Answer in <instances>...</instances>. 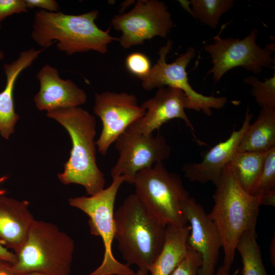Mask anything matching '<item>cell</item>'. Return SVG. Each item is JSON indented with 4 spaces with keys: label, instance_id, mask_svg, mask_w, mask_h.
Here are the masks:
<instances>
[{
    "label": "cell",
    "instance_id": "obj_1",
    "mask_svg": "<svg viewBox=\"0 0 275 275\" xmlns=\"http://www.w3.org/2000/svg\"><path fill=\"white\" fill-rule=\"evenodd\" d=\"M215 185L214 205L208 215L221 236L224 255L223 266L230 270L242 235L248 231L256 232L261 197L245 191L228 163Z\"/></svg>",
    "mask_w": 275,
    "mask_h": 275
},
{
    "label": "cell",
    "instance_id": "obj_2",
    "mask_svg": "<svg viewBox=\"0 0 275 275\" xmlns=\"http://www.w3.org/2000/svg\"><path fill=\"white\" fill-rule=\"evenodd\" d=\"M98 15L96 10L78 15L40 10L34 15L31 37L44 49L56 43L57 48L69 56L91 50L104 54L109 44L119 38L110 35V27L105 31L98 27Z\"/></svg>",
    "mask_w": 275,
    "mask_h": 275
},
{
    "label": "cell",
    "instance_id": "obj_3",
    "mask_svg": "<svg viewBox=\"0 0 275 275\" xmlns=\"http://www.w3.org/2000/svg\"><path fill=\"white\" fill-rule=\"evenodd\" d=\"M46 115L64 127L72 141L69 158L64 172L58 175L59 180L66 185L82 186L89 196L104 189L106 180L96 162L94 116L79 106L55 109Z\"/></svg>",
    "mask_w": 275,
    "mask_h": 275
},
{
    "label": "cell",
    "instance_id": "obj_4",
    "mask_svg": "<svg viewBox=\"0 0 275 275\" xmlns=\"http://www.w3.org/2000/svg\"><path fill=\"white\" fill-rule=\"evenodd\" d=\"M115 239L128 265L148 270L163 246L166 226L129 195L114 213Z\"/></svg>",
    "mask_w": 275,
    "mask_h": 275
},
{
    "label": "cell",
    "instance_id": "obj_5",
    "mask_svg": "<svg viewBox=\"0 0 275 275\" xmlns=\"http://www.w3.org/2000/svg\"><path fill=\"white\" fill-rule=\"evenodd\" d=\"M75 244L56 225L35 219L23 245L13 264L17 274L38 272L46 275H69Z\"/></svg>",
    "mask_w": 275,
    "mask_h": 275
},
{
    "label": "cell",
    "instance_id": "obj_6",
    "mask_svg": "<svg viewBox=\"0 0 275 275\" xmlns=\"http://www.w3.org/2000/svg\"><path fill=\"white\" fill-rule=\"evenodd\" d=\"M135 194L165 226L184 227V204L189 197L180 175L169 172L163 162L138 173L133 180Z\"/></svg>",
    "mask_w": 275,
    "mask_h": 275
},
{
    "label": "cell",
    "instance_id": "obj_7",
    "mask_svg": "<svg viewBox=\"0 0 275 275\" xmlns=\"http://www.w3.org/2000/svg\"><path fill=\"white\" fill-rule=\"evenodd\" d=\"M111 185L97 194L89 197L70 198L69 204L86 213L89 217V225L92 235L101 238L104 249L100 265L88 275H134L135 272L127 264L114 257L112 244L115 239L114 205L119 189L125 182V176L112 178Z\"/></svg>",
    "mask_w": 275,
    "mask_h": 275
},
{
    "label": "cell",
    "instance_id": "obj_8",
    "mask_svg": "<svg viewBox=\"0 0 275 275\" xmlns=\"http://www.w3.org/2000/svg\"><path fill=\"white\" fill-rule=\"evenodd\" d=\"M213 37V43L204 46L205 50L211 59L212 67L208 74L219 81L224 74L235 67H241L254 74L261 73L263 68L274 63L271 57L275 50L274 43L265 45L264 48L257 44L258 30L253 29L244 38H221V33Z\"/></svg>",
    "mask_w": 275,
    "mask_h": 275
},
{
    "label": "cell",
    "instance_id": "obj_9",
    "mask_svg": "<svg viewBox=\"0 0 275 275\" xmlns=\"http://www.w3.org/2000/svg\"><path fill=\"white\" fill-rule=\"evenodd\" d=\"M173 47V42L168 40L158 51L159 58L152 67L149 74L142 80L144 89L151 91L162 87H170L181 90L188 99V109L202 111L206 115L212 114L211 109H221L226 104L225 96H205L196 91L190 85L186 67L196 55V50L189 47L172 63H167L166 58Z\"/></svg>",
    "mask_w": 275,
    "mask_h": 275
},
{
    "label": "cell",
    "instance_id": "obj_10",
    "mask_svg": "<svg viewBox=\"0 0 275 275\" xmlns=\"http://www.w3.org/2000/svg\"><path fill=\"white\" fill-rule=\"evenodd\" d=\"M119 158L111 170L112 178L125 176L133 184L136 174L168 159L171 148L163 136L144 134L130 125L115 141Z\"/></svg>",
    "mask_w": 275,
    "mask_h": 275
},
{
    "label": "cell",
    "instance_id": "obj_11",
    "mask_svg": "<svg viewBox=\"0 0 275 275\" xmlns=\"http://www.w3.org/2000/svg\"><path fill=\"white\" fill-rule=\"evenodd\" d=\"M111 23L122 33L118 41L124 49L155 37L165 38L174 26L167 6L157 0L138 1L129 12L114 16Z\"/></svg>",
    "mask_w": 275,
    "mask_h": 275
},
{
    "label": "cell",
    "instance_id": "obj_12",
    "mask_svg": "<svg viewBox=\"0 0 275 275\" xmlns=\"http://www.w3.org/2000/svg\"><path fill=\"white\" fill-rule=\"evenodd\" d=\"M93 111L102 123V129L96 143L99 152L103 155L106 154L117 139L146 112L139 105L134 95L110 91L95 93Z\"/></svg>",
    "mask_w": 275,
    "mask_h": 275
},
{
    "label": "cell",
    "instance_id": "obj_13",
    "mask_svg": "<svg viewBox=\"0 0 275 275\" xmlns=\"http://www.w3.org/2000/svg\"><path fill=\"white\" fill-rule=\"evenodd\" d=\"M184 212L190 229L187 245L202 258L198 275H214L219 250L222 248L220 235L215 224L203 207L193 198L184 204Z\"/></svg>",
    "mask_w": 275,
    "mask_h": 275
},
{
    "label": "cell",
    "instance_id": "obj_14",
    "mask_svg": "<svg viewBox=\"0 0 275 275\" xmlns=\"http://www.w3.org/2000/svg\"><path fill=\"white\" fill-rule=\"evenodd\" d=\"M141 106L145 110V114L131 125L144 134H152L163 124L174 119L183 120L194 132L193 124L185 111V109H188V99L179 89L170 87L159 88L155 95Z\"/></svg>",
    "mask_w": 275,
    "mask_h": 275
},
{
    "label": "cell",
    "instance_id": "obj_15",
    "mask_svg": "<svg viewBox=\"0 0 275 275\" xmlns=\"http://www.w3.org/2000/svg\"><path fill=\"white\" fill-rule=\"evenodd\" d=\"M248 108L241 127L234 130L226 140L211 148L199 162L185 164L182 168L186 178L192 182L214 185L219 180L224 168L238 151L240 142L250 125L253 115Z\"/></svg>",
    "mask_w": 275,
    "mask_h": 275
},
{
    "label": "cell",
    "instance_id": "obj_16",
    "mask_svg": "<svg viewBox=\"0 0 275 275\" xmlns=\"http://www.w3.org/2000/svg\"><path fill=\"white\" fill-rule=\"evenodd\" d=\"M40 89L34 97L37 108L49 112L64 108L78 107L84 104L87 96L70 79L60 77L55 67L45 64L36 75Z\"/></svg>",
    "mask_w": 275,
    "mask_h": 275
},
{
    "label": "cell",
    "instance_id": "obj_17",
    "mask_svg": "<svg viewBox=\"0 0 275 275\" xmlns=\"http://www.w3.org/2000/svg\"><path fill=\"white\" fill-rule=\"evenodd\" d=\"M29 202L0 195V244L18 252L26 240L35 219Z\"/></svg>",
    "mask_w": 275,
    "mask_h": 275
},
{
    "label": "cell",
    "instance_id": "obj_18",
    "mask_svg": "<svg viewBox=\"0 0 275 275\" xmlns=\"http://www.w3.org/2000/svg\"><path fill=\"white\" fill-rule=\"evenodd\" d=\"M44 48H30L19 52L18 57L3 65L6 76V86L0 93V133L8 139L14 131V126L19 119L15 111L13 91L20 74L29 67Z\"/></svg>",
    "mask_w": 275,
    "mask_h": 275
},
{
    "label": "cell",
    "instance_id": "obj_19",
    "mask_svg": "<svg viewBox=\"0 0 275 275\" xmlns=\"http://www.w3.org/2000/svg\"><path fill=\"white\" fill-rule=\"evenodd\" d=\"M190 226H167L162 249L149 269L151 275H170L185 257Z\"/></svg>",
    "mask_w": 275,
    "mask_h": 275
},
{
    "label": "cell",
    "instance_id": "obj_20",
    "mask_svg": "<svg viewBox=\"0 0 275 275\" xmlns=\"http://www.w3.org/2000/svg\"><path fill=\"white\" fill-rule=\"evenodd\" d=\"M275 147V108H262L245 132L238 152H266Z\"/></svg>",
    "mask_w": 275,
    "mask_h": 275
},
{
    "label": "cell",
    "instance_id": "obj_21",
    "mask_svg": "<svg viewBox=\"0 0 275 275\" xmlns=\"http://www.w3.org/2000/svg\"><path fill=\"white\" fill-rule=\"evenodd\" d=\"M267 151H237L228 163L240 185L250 194L259 177Z\"/></svg>",
    "mask_w": 275,
    "mask_h": 275
},
{
    "label": "cell",
    "instance_id": "obj_22",
    "mask_svg": "<svg viewBox=\"0 0 275 275\" xmlns=\"http://www.w3.org/2000/svg\"><path fill=\"white\" fill-rule=\"evenodd\" d=\"M182 6L195 19L216 29L222 16L233 7V0L180 1Z\"/></svg>",
    "mask_w": 275,
    "mask_h": 275
},
{
    "label": "cell",
    "instance_id": "obj_23",
    "mask_svg": "<svg viewBox=\"0 0 275 275\" xmlns=\"http://www.w3.org/2000/svg\"><path fill=\"white\" fill-rule=\"evenodd\" d=\"M257 233L248 231L239 239L236 248L243 265V275H268L263 263Z\"/></svg>",
    "mask_w": 275,
    "mask_h": 275
},
{
    "label": "cell",
    "instance_id": "obj_24",
    "mask_svg": "<svg viewBox=\"0 0 275 275\" xmlns=\"http://www.w3.org/2000/svg\"><path fill=\"white\" fill-rule=\"evenodd\" d=\"M244 82L251 87V92L255 100L262 108H275V73L264 81L255 76L243 78Z\"/></svg>",
    "mask_w": 275,
    "mask_h": 275
},
{
    "label": "cell",
    "instance_id": "obj_25",
    "mask_svg": "<svg viewBox=\"0 0 275 275\" xmlns=\"http://www.w3.org/2000/svg\"><path fill=\"white\" fill-rule=\"evenodd\" d=\"M275 190V147L269 149L251 195Z\"/></svg>",
    "mask_w": 275,
    "mask_h": 275
},
{
    "label": "cell",
    "instance_id": "obj_26",
    "mask_svg": "<svg viewBox=\"0 0 275 275\" xmlns=\"http://www.w3.org/2000/svg\"><path fill=\"white\" fill-rule=\"evenodd\" d=\"M125 63L128 71L141 80L149 74L152 68L149 58L140 52L128 54L126 58Z\"/></svg>",
    "mask_w": 275,
    "mask_h": 275
},
{
    "label": "cell",
    "instance_id": "obj_27",
    "mask_svg": "<svg viewBox=\"0 0 275 275\" xmlns=\"http://www.w3.org/2000/svg\"><path fill=\"white\" fill-rule=\"evenodd\" d=\"M202 265V258L199 253L187 247L185 257L170 275H198Z\"/></svg>",
    "mask_w": 275,
    "mask_h": 275
},
{
    "label": "cell",
    "instance_id": "obj_28",
    "mask_svg": "<svg viewBox=\"0 0 275 275\" xmlns=\"http://www.w3.org/2000/svg\"><path fill=\"white\" fill-rule=\"evenodd\" d=\"M28 10L25 0H0V24L6 17Z\"/></svg>",
    "mask_w": 275,
    "mask_h": 275
},
{
    "label": "cell",
    "instance_id": "obj_29",
    "mask_svg": "<svg viewBox=\"0 0 275 275\" xmlns=\"http://www.w3.org/2000/svg\"><path fill=\"white\" fill-rule=\"evenodd\" d=\"M28 9L40 8L49 12H59L60 6L54 0H25Z\"/></svg>",
    "mask_w": 275,
    "mask_h": 275
},
{
    "label": "cell",
    "instance_id": "obj_30",
    "mask_svg": "<svg viewBox=\"0 0 275 275\" xmlns=\"http://www.w3.org/2000/svg\"><path fill=\"white\" fill-rule=\"evenodd\" d=\"M261 197V205H275V190L267 191L259 194Z\"/></svg>",
    "mask_w": 275,
    "mask_h": 275
},
{
    "label": "cell",
    "instance_id": "obj_31",
    "mask_svg": "<svg viewBox=\"0 0 275 275\" xmlns=\"http://www.w3.org/2000/svg\"><path fill=\"white\" fill-rule=\"evenodd\" d=\"M0 275H18L15 272L13 264L0 259Z\"/></svg>",
    "mask_w": 275,
    "mask_h": 275
},
{
    "label": "cell",
    "instance_id": "obj_32",
    "mask_svg": "<svg viewBox=\"0 0 275 275\" xmlns=\"http://www.w3.org/2000/svg\"><path fill=\"white\" fill-rule=\"evenodd\" d=\"M0 259L4 260L14 264L16 262V257L14 253L0 244Z\"/></svg>",
    "mask_w": 275,
    "mask_h": 275
},
{
    "label": "cell",
    "instance_id": "obj_33",
    "mask_svg": "<svg viewBox=\"0 0 275 275\" xmlns=\"http://www.w3.org/2000/svg\"><path fill=\"white\" fill-rule=\"evenodd\" d=\"M230 270L225 268L224 266H222L218 268L216 273L214 275H232L230 273Z\"/></svg>",
    "mask_w": 275,
    "mask_h": 275
},
{
    "label": "cell",
    "instance_id": "obj_34",
    "mask_svg": "<svg viewBox=\"0 0 275 275\" xmlns=\"http://www.w3.org/2000/svg\"><path fill=\"white\" fill-rule=\"evenodd\" d=\"M148 270L144 269H139L134 275H147ZM108 275H115V274H108Z\"/></svg>",
    "mask_w": 275,
    "mask_h": 275
},
{
    "label": "cell",
    "instance_id": "obj_35",
    "mask_svg": "<svg viewBox=\"0 0 275 275\" xmlns=\"http://www.w3.org/2000/svg\"><path fill=\"white\" fill-rule=\"evenodd\" d=\"M18 275H46L45 274L38 272H29L22 274H19Z\"/></svg>",
    "mask_w": 275,
    "mask_h": 275
},
{
    "label": "cell",
    "instance_id": "obj_36",
    "mask_svg": "<svg viewBox=\"0 0 275 275\" xmlns=\"http://www.w3.org/2000/svg\"><path fill=\"white\" fill-rule=\"evenodd\" d=\"M4 58V53L3 50L0 49V61Z\"/></svg>",
    "mask_w": 275,
    "mask_h": 275
},
{
    "label": "cell",
    "instance_id": "obj_37",
    "mask_svg": "<svg viewBox=\"0 0 275 275\" xmlns=\"http://www.w3.org/2000/svg\"><path fill=\"white\" fill-rule=\"evenodd\" d=\"M1 28H2V25H1V24H0V29H1Z\"/></svg>",
    "mask_w": 275,
    "mask_h": 275
}]
</instances>
